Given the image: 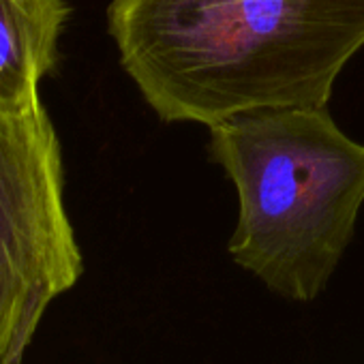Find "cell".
<instances>
[{"label":"cell","mask_w":364,"mask_h":364,"mask_svg":"<svg viewBox=\"0 0 364 364\" xmlns=\"http://www.w3.org/2000/svg\"><path fill=\"white\" fill-rule=\"evenodd\" d=\"M120 63L165 122L326 107L364 46V0H112Z\"/></svg>","instance_id":"1"},{"label":"cell","mask_w":364,"mask_h":364,"mask_svg":"<svg viewBox=\"0 0 364 364\" xmlns=\"http://www.w3.org/2000/svg\"><path fill=\"white\" fill-rule=\"evenodd\" d=\"M210 154L238 191L232 259L283 298L315 300L364 204V146L326 107H283L210 127Z\"/></svg>","instance_id":"2"},{"label":"cell","mask_w":364,"mask_h":364,"mask_svg":"<svg viewBox=\"0 0 364 364\" xmlns=\"http://www.w3.org/2000/svg\"><path fill=\"white\" fill-rule=\"evenodd\" d=\"M63 154L43 107L0 109V364H20L48 306L82 277Z\"/></svg>","instance_id":"3"},{"label":"cell","mask_w":364,"mask_h":364,"mask_svg":"<svg viewBox=\"0 0 364 364\" xmlns=\"http://www.w3.org/2000/svg\"><path fill=\"white\" fill-rule=\"evenodd\" d=\"M65 0H0V109L41 105L39 84L54 71Z\"/></svg>","instance_id":"4"}]
</instances>
